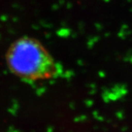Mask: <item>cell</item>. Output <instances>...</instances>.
Listing matches in <instances>:
<instances>
[{
    "label": "cell",
    "instance_id": "1",
    "mask_svg": "<svg viewBox=\"0 0 132 132\" xmlns=\"http://www.w3.org/2000/svg\"><path fill=\"white\" fill-rule=\"evenodd\" d=\"M6 62L12 73L32 83L56 78L61 67L37 39L22 37L15 40L6 53Z\"/></svg>",
    "mask_w": 132,
    "mask_h": 132
}]
</instances>
